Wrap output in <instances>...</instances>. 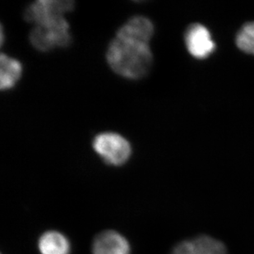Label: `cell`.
I'll use <instances>...</instances> for the list:
<instances>
[{"instance_id": "obj_1", "label": "cell", "mask_w": 254, "mask_h": 254, "mask_svg": "<svg viewBox=\"0 0 254 254\" xmlns=\"http://www.w3.org/2000/svg\"><path fill=\"white\" fill-rule=\"evenodd\" d=\"M106 60L115 73L127 79H141L151 68L150 43L116 33L106 51Z\"/></svg>"}, {"instance_id": "obj_2", "label": "cell", "mask_w": 254, "mask_h": 254, "mask_svg": "<svg viewBox=\"0 0 254 254\" xmlns=\"http://www.w3.org/2000/svg\"><path fill=\"white\" fill-rule=\"evenodd\" d=\"M34 48L41 52H48L56 48L69 46L72 41L69 24L66 18L49 24L35 26L29 36Z\"/></svg>"}, {"instance_id": "obj_3", "label": "cell", "mask_w": 254, "mask_h": 254, "mask_svg": "<svg viewBox=\"0 0 254 254\" xmlns=\"http://www.w3.org/2000/svg\"><path fill=\"white\" fill-rule=\"evenodd\" d=\"M92 146L104 161L111 166H122L128 161L132 154L131 145L127 140L115 132L97 135Z\"/></svg>"}, {"instance_id": "obj_4", "label": "cell", "mask_w": 254, "mask_h": 254, "mask_svg": "<svg viewBox=\"0 0 254 254\" xmlns=\"http://www.w3.org/2000/svg\"><path fill=\"white\" fill-rule=\"evenodd\" d=\"M73 8L74 2L70 0H38L26 8L24 18L35 26L49 24L65 18Z\"/></svg>"}, {"instance_id": "obj_5", "label": "cell", "mask_w": 254, "mask_h": 254, "mask_svg": "<svg viewBox=\"0 0 254 254\" xmlns=\"http://www.w3.org/2000/svg\"><path fill=\"white\" fill-rule=\"evenodd\" d=\"M185 43L189 52L197 59L210 56L216 47L208 30L200 24H193L188 28Z\"/></svg>"}, {"instance_id": "obj_6", "label": "cell", "mask_w": 254, "mask_h": 254, "mask_svg": "<svg viewBox=\"0 0 254 254\" xmlns=\"http://www.w3.org/2000/svg\"><path fill=\"white\" fill-rule=\"evenodd\" d=\"M93 254H130L129 244L116 231H105L94 240Z\"/></svg>"}, {"instance_id": "obj_7", "label": "cell", "mask_w": 254, "mask_h": 254, "mask_svg": "<svg viewBox=\"0 0 254 254\" xmlns=\"http://www.w3.org/2000/svg\"><path fill=\"white\" fill-rule=\"evenodd\" d=\"M22 64L18 60L4 54L0 56V88L2 91L12 88L20 79Z\"/></svg>"}, {"instance_id": "obj_8", "label": "cell", "mask_w": 254, "mask_h": 254, "mask_svg": "<svg viewBox=\"0 0 254 254\" xmlns=\"http://www.w3.org/2000/svg\"><path fill=\"white\" fill-rule=\"evenodd\" d=\"M41 254H69L70 245L67 238L57 231H49L39 240Z\"/></svg>"}, {"instance_id": "obj_9", "label": "cell", "mask_w": 254, "mask_h": 254, "mask_svg": "<svg viewBox=\"0 0 254 254\" xmlns=\"http://www.w3.org/2000/svg\"><path fill=\"white\" fill-rule=\"evenodd\" d=\"M192 245L195 254H227L224 244L208 236L197 238Z\"/></svg>"}, {"instance_id": "obj_10", "label": "cell", "mask_w": 254, "mask_h": 254, "mask_svg": "<svg viewBox=\"0 0 254 254\" xmlns=\"http://www.w3.org/2000/svg\"><path fill=\"white\" fill-rule=\"evenodd\" d=\"M236 44L245 53L254 55V22L243 27L238 33Z\"/></svg>"}, {"instance_id": "obj_11", "label": "cell", "mask_w": 254, "mask_h": 254, "mask_svg": "<svg viewBox=\"0 0 254 254\" xmlns=\"http://www.w3.org/2000/svg\"><path fill=\"white\" fill-rule=\"evenodd\" d=\"M171 254H195L192 242L185 241L181 243L174 249Z\"/></svg>"}]
</instances>
